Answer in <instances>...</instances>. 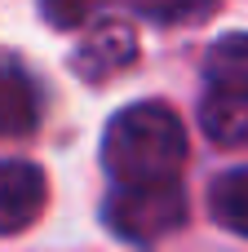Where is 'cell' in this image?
<instances>
[{"instance_id": "cell-9", "label": "cell", "mask_w": 248, "mask_h": 252, "mask_svg": "<svg viewBox=\"0 0 248 252\" xmlns=\"http://www.w3.org/2000/svg\"><path fill=\"white\" fill-rule=\"evenodd\" d=\"M40 4H44V13H49L53 27H75V22H84L93 13L98 0H40Z\"/></svg>"}, {"instance_id": "cell-5", "label": "cell", "mask_w": 248, "mask_h": 252, "mask_svg": "<svg viewBox=\"0 0 248 252\" xmlns=\"http://www.w3.org/2000/svg\"><path fill=\"white\" fill-rule=\"evenodd\" d=\"M204 80L213 97L248 106V35H222L204 62Z\"/></svg>"}, {"instance_id": "cell-8", "label": "cell", "mask_w": 248, "mask_h": 252, "mask_svg": "<svg viewBox=\"0 0 248 252\" xmlns=\"http://www.w3.org/2000/svg\"><path fill=\"white\" fill-rule=\"evenodd\" d=\"M146 18H160V22H186V18H200L213 0H133Z\"/></svg>"}, {"instance_id": "cell-7", "label": "cell", "mask_w": 248, "mask_h": 252, "mask_svg": "<svg viewBox=\"0 0 248 252\" xmlns=\"http://www.w3.org/2000/svg\"><path fill=\"white\" fill-rule=\"evenodd\" d=\"M209 208H213V217L231 235H244L248 239V168H231V173H222L213 182Z\"/></svg>"}, {"instance_id": "cell-4", "label": "cell", "mask_w": 248, "mask_h": 252, "mask_svg": "<svg viewBox=\"0 0 248 252\" xmlns=\"http://www.w3.org/2000/svg\"><path fill=\"white\" fill-rule=\"evenodd\" d=\"M133 58H138L133 31L124 22H102L75 49V75H84V80H111L115 71L133 66Z\"/></svg>"}, {"instance_id": "cell-3", "label": "cell", "mask_w": 248, "mask_h": 252, "mask_svg": "<svg viewBox=\"0 0 248 252\" xmlns=\"http://www.w3.org/2000/svg\"><path fill=\"white\" fill-rule=\"evenodd\" d=\"M44 213V173L27 159H0V235L27 230Z\"/></svg>"}, {"instance_id": "cell-6", "label": "cell", "mask_w": 248, "mask_h": 252, "mask_svg": "<svg viewBox=\"0 0 248 252\" xmlns=\"http://www.w3.org/2000/svg\"><path fill=\"white\" fill-rule=\"evenodd\" d=\"M40 120V97L27 71L0 66V137H22Z\"/></svg>"}, {"instance_id": "cell-1", "label": "cell", "mask_w": 248, "mask_h": 252, "mask_svg": "<svg viewBox=\"0 0 248 252\" xmlns=\"http://www.w3.org/2000/svg\"><path fill=\"white\" fill-rule=\"evenodd\" d=\"M186 159V128L164 102L124 106L102 133V168L115 182L177 177Z\"/></svg>"}, {"instance_id": "cell-2", "label": "cell", "mask_w": 248, "mask_h": 252, "mask_svg": "<svg viewBox=\"0 0 248 252\" xmlns=\"http://www.w3.org/2000/svg\"><path fill=\"white\" fill-rule=\"evenodd\" d=\"M186 221V190L177 177H146V182H115L106 199V226L124 244H155Z\"/></svg>"}]
</instances>
